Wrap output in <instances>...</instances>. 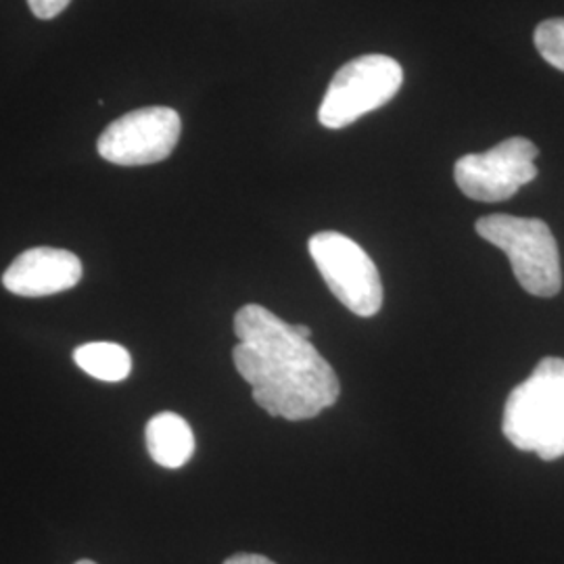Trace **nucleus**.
Returning <instances> with one entry per match:
<instances>
[{"mask_svg":"<svg viewBox=\"0 0 564 564\" xmlns=\"http://www.w3.org/2000/svg\"><path fill=\"white\" fill-rule=\"evenodd\" d=\"M506 440L545 463L564 456V358H544L517 384L502 416Z\"/></svg>","mask_w":564,"mask_h":564,"instance_id":"f03ea898","label":"nucleus"},{"mask_svg":"<svg viewBox=\"0 0 564 564\" xmlns=\"http://www.w3.org/2000/svg\"><path fill=\"white\" fill-rule=\"evenodd\" d=\"M533 42L547 65L564 72V18L542 21L535 30Z\"/></svg>","mask_w":564,"mask_h":564,"instance_id":"9b49d317","label":"nucleus"},{"mask_svg":"<svg viewBox=\"0 0 564 564\" xmlns=\"http://www.w3.org/2000/svg\"><path fill=\"white\" fill-rule=\"evenodd\" d=\"M76 564H97V563H93V561H78V563Z\"/></svg>","mask_w":564,"mask_h":564,"instance_id":"2eb2a0df","label":"nucleus"},{"mask_svg":"<svg viewBox=\"0 0 564 564\" xmlns=\"http://www.w3.org/2000/svg\"><path fill=\"white\" fill-rule=\"evenodd\" d=\"M144 440L151 458L163 468H181L195 452L193 429L174 412L153 416L147 424Z\"/></svg>","mask_w":564,"mask_h":564,"instance_id":"1a4fd4ad","label":"nucleus"},{"mask_svg":"<svg viewBox=\"0 0 564 564\" xmlns=\"http://www.w3.org/2000/svg\"><path fill=\"white\" fill-rule=\"evenodd\" d=\"M295 330L302 335L303 339H310V337H312V328L305 326V324H295Z\"/></svg>","mask_w":564,"mask_h":564,"instance_id":"4468645a","label":"nucleus"},{"mask_svg":"<svg viewBox=\"0 0 564 564\" xmlns=\"http://www.w3.org/2000/svg\"><path fill=\"white\" fill-rule=\"evenodd\" d=\"M479 237L502 249L519 284L535 297H554L563 286L558 245L544 220L494 214L477 220Z\"/></svg>","mask_w":564,"mask_h":564,"instance_id":"7ed1b4c3","label":"nucleus"},{"mask_svg":"<svg viewBox=\"0 0 564 564\" xmlns=\"http://www.w3.org/2000/svg\"><path fill=\"white\" fill-rule=\"evenodd\" d=\"M538 153V147L529 139H506L487 153L460 158L454 167V178L473 202H506L514 197L521 186L535 181Z\"/></svg>","mask_w":564,"mask_h":564,"instance_id":"423d86ee","label":"nucleus"},{"mask_svg":"<svg viewBox=\"0 0 564 564\" xmlns=\"http://www.w3.org/2000/svg\"><path fill=\"white\" fill-rule=\"evenodd\" d=\"M310 256L321 270L326 286L356 316L370 318L383 307V282L370 256L341 232H316Z\"/></svg>","mask_w":564,"mask_h":564,"instance_id":"39448f33","label":"nucleus"},{"mask_svg":"<svg viewBox=\"0 0 564 564\" xmlns=\"http://www.w3.org/2000/svg\"><path fill=\"white\" fill-rule=\"evenodd\" d=\"M74 360L82 370L105 383H120L130 377V354L118 343H86L74 351Z\"/></svg>","mask_w":564,"mask_h":564,"instance_id":"9d476101","label":"nucleus"},{"mask_svg":"<svg viewBox=\"0 0 564 564\" xmlns=\"http://www.w3.org/2000/svg\"><path fill=\"white\" fill-rule=\"evenodd\" d=\"M181 116L170 107H142L102 130L97 149L105 162L151 165L167 160L181 141Z\"/></svg>","mask_w":564,"mask_h":564,"instance_id":"0eeeda50","label":"nucleus"},{"mask_svg":"<svg viewBox=\"0 0 564 564\" xmlns=\"http://www.w3.org/2000/svg\"><path fill=\"white\" fill-rule=\"evenodd\" d=\"M82 279L80 258L55 247L23 251L2 274L7 291L20 297H46L74 289Z\"/></svg>","mask_w":564,"mask_h":564,"instance_id":"6e6552de","label":"nucleus"},{"mask_svg":"<svg viewBox=\"0 0 564 564\" xmlns=\"http://www.w3.org/2000/svg\"><path fill=\"white\" fill-rule=\"evenodd\" d=\"M232 360L251 384L256 403L274 419L307 421L335 405L341 383L323 354L258 303L242 305L235 316Z\"/></svg>","mask_w":564,"mask_h":564,"instance_id":"f257e3e1","label":"nucleus"},{"mask_svg":"<svg viewBox=\"0 0 564 564\" xmlns=\"http://www.w3.org/2000/svg\"><path fill=\"white\" fill-rule=\"evenodd\" d=\"M402 82V65L387 55H362L349 61L328 84L318 120L330 130L347 128L391 101Z\"/></svg>","mask_w":564,"mask_h":564,"instance_id":"20e7f679","label":"nucleus"},{"mask_svg":"<svg viewBox=\"0 0 564 564\" xmlns=\"http://www.w3.org/2000/svg\"><path fill=\"white\" fill-rule=\"evenodd\" d=\"M224 564H276L272 563L270 558H265L262 554H235L230 556L228 561H224Z\"/></svg>","mask_w":564,"mask_h":564,"instance_id":"ddd939ff","label":"nucleus"},{"mask_svg":"<svg viewBox=\"0 0 564 564\" xmlns=\"http://www.w3.org/2000/svg\"><path fill=\"white\" fill-rule=\"evenodd\" d=\"M69 2L72 0H28L32 13L39 20H53V18H57L67 9Z\"/></svg>","mask_w":564,"mask_h":564,"instance_id":"f8f14e48","label":"nucleus"}]
</instances>
